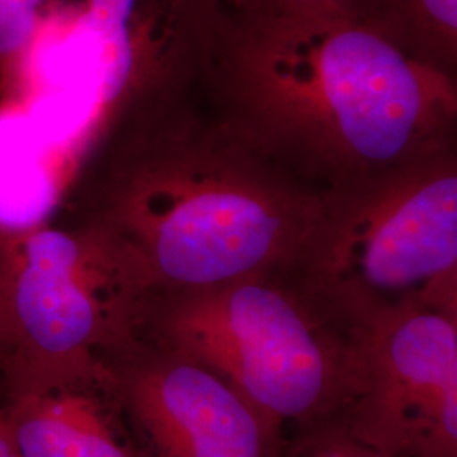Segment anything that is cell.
Returning a JSON list of instances; mask_svg holds the SVG:
<instances>
[{
    "instance_id": "4fadbf2b",
    "label": "cell",
    "mask_w": 457,
    "mask_h": 457,
    "mask_svg": "<svg viewBox=\"0 0 457 457\" xmlns=\"http://www.w3.org/2000/svg\"><path fill=\"white\" fill-rule=\"evenodd\" d=\"M277 457H383L356 441L341 417L302 428L298 439Z\"/></svg>"
},
{
    "instance_id": "ba28073f",
    "label": "cell",
    "mask_w": 457,
    "mask_h": 457,
    "mask_svg": "<svg viewBox=\"0 0 457 457\" xmlns=\"http://www.w3.org/2000/svg\"><path fill=\"white\" fill-rule=\"evenodd\" d=\"M117 402L154 457H277L278 432L220 376L153 344L105 364Z\"/></svg>"
},
{
    "instance_id": "8992f818",
    "label": "cell",
    "mask_w": 457,
    "mask_h": 457,
    "mask_svg": "<svg viewBox=\"0 0 457 457\" xmlns=\"http://www.w3.org/2000/svg\"><path fill=\"white\" fill-rule=\"evenodd\" d=\"M349 434L383 457H457V311L405 303L353 326Z\"/></svg>"
},
{
    "instance_id": "277c9868",
    "label": "cell",
    "mask_w": 457,
    "mask_h": 457,
    "mask_svg": "<svg viewBox=\"0 0 457 457\" xmlns=\"http://www.w3.org/2000/svg\"><path fill=\"white\" fill-rule=\"evenodd\" d=\"M290 270L351 327L417 302L457 311V146L327 192Z\"/></svg>"
},
{
    "instance_id": "52a82bcc",
    "label": "cell",
    "mask_w": 457,
    "mask_h": 457,
    "mask_svg": "<svg viewBox=\"0 0 457 457\" xmlns=\"http://www.w3.org/2000/svg\"><path fill=\"white\" fill-rule=\"evenodd\" d=\"M219 19L213 0H73L62 51L96 88L100 111L132 97L147 105L196 87Z\"/></svg>"
},
{
    "instance_id": "3957f363",
    "label": "cell",
    "mask_w": 457,
    "mask_h": 457,
    "mask_svg": "<svg viewBox=\"0 0 457 457\" xmlns=\"http://www.w3.org/2000/svg\"><path fill=\"white\" fill-rule=\"evenodd\" d=\"M137 341L220 376L277 432L339 417L358 388L354 330L290 268L153 292Z\"/></svg>"
},
{
    "instance_id": "5b68a950",
    "label": "cell",
    "mask_w": 457,
    "mask_h": 457,
    "mask_svg": "<svg viewBox=\"0 0 457 457\" xmlns=\"http://www.w3.org/2000/svg\"><path fill=\"white\" fill-rule=\"evenodd\" d=\"M0 288L14 345L12 396L97 381L137 343L153 287L129 245L102 224L34 228L0 247Z\"/></svg>"
},
{
    "instance_id": "7c38bea8",
    "label": "cell",
    "mask_w": 457,
    "mask_h": 457,
    "mask_svg": "<svg viewBox=\"0 0 457 457\" xmlns=\"http://www.w3.org/2000/svg\"><path fill=\"white\" fill-rule=\"evenodd\" d=\"M219 11L245 16H354L375 14L376 0H213Z\"/></svg>"
},
{
    "instance_id": "5bb4252c",
    "label": "cell",
    "mask_w": 457,
    "mask_h": 457,
    "mask_svg": "<svg viewBox=\"0 0 457 457\" xmlns=\"http://www.w3.org/2000/svg\"><path fill=\"white\" fill-rule=\"evenodd\" d=\"M12 345H14V328H12V320H11L5 296L0 288V370L2 371H5L9 364Z\"/></svg>"
},
{
    "instance_id": "8fae6325",
    "label": "cell",
    "mask_w": 457,
    "mask_h": 457,
    "mask_svg": "<svg viewBox=\"0 0 457 457\" xmlns=\"http://www.w3.org/2000/svg\"><path fill=\"white\" fill-rule=\"evenodd\" d=\"M41 141L33 128L19 132L14 146L4 145L0 154V228L29 232L46 217L54 204V185L36 151Z\"/></svg>"
},
{
    "instance_id": "6da1fadb",
    "label": "cell",
    "mask_w": 457,
    "mask_h": 457,
    "mask_svg": "<svg viewBox=\"0 0 457 457\" xmlns=\"http://www.w3.org/2000/svg\"><path fill=\"white\" fill-rule=\"evenodd\" d=\"M196 87L322 194L457 146V79L413 58L371 17L220 11Z\"/></svg>"
},
{
    "instance_id": "30bf717a",
    "label": "cell",
    "mask_w": 457,
    "mask_h": 457,
    "mask_svg": "<svg viewBox=\"0 0 457 457\" xmlns=\"http://www.w3.org/2000/svg\"><path fill=\"white\" fill-rule=\"evenodd\" d=\"M373 19L413 58L457 79V0H376Z\"/></svg>"
},
{
    "instance_id": "7a4b0ae2",
    "label": "cell",
    "mask_w": 457,
    "mask_h": 457,
    "mask_svg": "<svg viewBox=\"0 0 457 457\" xmlns=\"http://www.w3.org/2000/svg\"><path fill=\"white\" fill-rule=\"evenodd\" d=\"M98 224L154 292L292 268L326 194L256 146L194 87L146 105Z\"/></svg>"
},
{
    "instance_id": "9c48e42d",
    "label": "cell",
    "mask_w": 457,
    "mask_h": 457,
    "mask_svg": "<svg viewBox=\"0 0 457 457\" xmlns=\"http://www.w3.org/2000/svg\"><path fill=\"white\" fill-rule=\"evenodd\" d=\"M100 379L12 396L4 410L19 456L141 457L115 436L100 407L94 395Z\"/></svg>"
},
{
    "instance_id": "9a60e30c",
    "label": "cell",
    "mask_w": 457,
    "mask_h": 457,
    "mask_svg": "<svg viewBox=\"0 0 457 457\" xmlns=\"http://www.w3.org/2000/svg\"><path fill=\"white\" fill-rule=\"evenodd\" d=\"M0 457H21L11 434L7 415L4 407L0 409Z\"/></svg>"
}]
</instances>
